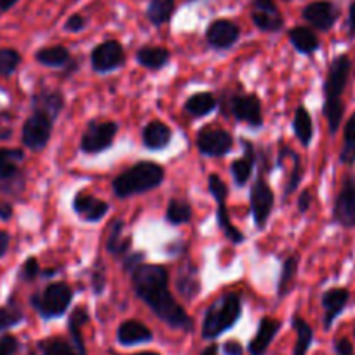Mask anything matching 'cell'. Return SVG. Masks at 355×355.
Here are the masks:
<instances>
[{
  "mask_svg": "<svg viewBox=\"0 0 355 355\" xmlns=\"http://www.w3.org/2000/svg\"><path fill=\"white\" fill-rule=\"evenodd\" d=\"M23 320V312L18 305L9 303L8 306H0V331L16 326Z\"/></svg>",
  "mask_w": 355,
  "mask_h": 355,
  "instance_id": "f35d334b",
  "label": "cell"
},
{
  "mask_svg": "<svg viewBox=\"0 0 355 355\" xmlns=\"http://www.w3.org/2000/svg\"><path fill=\"white\" fill-rule=\"evenodd\" d=\"M37 61L46 67H61V64H67L70 61V53H68L67 47L63 46H53V47H44L37 53Z\"/></svg>",
  "mask_w": 355,
  "mask_h": 355,
  "instance_id": "4dcf8cb0",
  "label": "cell"
},
{
  "mask_svg": "<svg viewBox=\"0 0 355 355\" xmlns=\"http://www.w3.org/2000/svg\"><path fill=\"white\" fill-rule=\"evenodd\" d=\"M289 40L293 46L303 54H312L313 51L319 49V40H317L315 33L305 26H296L289 32Z\"/></svg>",
  "mask_w": 355,
  "mask_h": 355,
  "instance_id": "484cf974",
  "label": "cell"
},
{
  "mask_svg": "<svg viewBox=\"0 0 355 355\" xmlns=\"http://www.w3.org/2000/svg\"><path fill=\"white\" fill-rule=\"evenodd\" d=\"M252 21L263 32H277L282 28V18L274 0H254L252 2Z\"/></svg>",
  "mask_w": 355,
  "mask_h": 355,
  "instance_id": "4fadbf2b",
  "label": "cell"
},
{
  "mask_svg": "<svg viewBox=\"0 0 355 355\" xmlns=\"http://www.w3.org/2000/svg\"><path fill=\"white\" fill-rule=\"evenodd\" d=\"M164 182V169L155 162H143L135 164L119 174L114 180V190L117 197H131L136 193H145L148 190L157 189Z\"/></svg>",
  "mask_w": 355,
  "mask_h": 355,
  "instance_id": "7a4b0ae2",
  "label": "cell"
},
{
  "mask_svg": "<svg viewBox=\"0 0 355 355\" xmlns=\"http://www.w3.org/2000/svg\"><path fill=\"white\" fill-rule=\"evenodd\" d=\"M93 286H94V289H96V293L103 291V288H105V277H103V274H101V272H94V275H93Z\"/></svg>",
  "mask_w": 355,
  "mask_h": 355,
  "instance_id": "f907efd6",
  "label": "cell"
},
{
  "mask_svg": "<svg viewBox=\"0 0 355 355\" xmlns=\"http://www.w3.org/2000/svg\"><path fill=\"white\" fill-rule=\"evenodd\" d=\"M125 61L124 47L117 40H108V42L100 44L91 54V63L96 71H112L115 68L122 67Z\"/></svg>",
  "mask_w": 355,
  "mask_h": 355,
  "instance_id": "30bf717a",
  "label": "cell"
},
{
  "mask_svg": "<svg viewBox=\"0 0 355 355\" xmlns=\"http://www.w3.org/2000/svg\"><path fill=\"white\" fill-rule=\"evenodd\" d=\"M89 320L87 312L84 309H77L70 315V320H68V331L71 334V341H73V347L77 350V355H85V347L84 340H82V326Z\"/></svg>",
  "mask_w": 355,
  "mask_h": 355,
  "instance_id": "f1b7e54d",
  "label": "cell"
},
{
  "mask_svg": "<svg viewBox=\"0 0 355 355\" xmlns=\"http://www.w3.org/2000/svg\"><path fill=\"white\" fill-rule=\"evenodd\" d=\"M131 239H124V221L115 220L108 227V241H107V251L112 252L114 256H122L128 251Z\"/></svg>",
  "mask_w": 355,
  "mask_h": 355,
  "instance_id": "d4e9b609",
  "label": "cell"
},
{
  "mask_svg": "<svg viewBox=\"0 0 355 355\" xmlns=\"http://www.w3.org/2000/svg\"><path fill=\"white\" fill-rule=\"evenodd\" d=\"M171 141V129L164 122H150L143 131V143L150 150H160Z\"/></svg>",
  "mask_w": 355,
  "mask_h": 355,
  "instance_id": "603a6c76",
  "label": "cell"
},
{
  "mask_svg": "<svg viewBox=\"0 0 355 355\" xmlns=\"http://www.w3.org/2000/svg\"><path fill=\"white\" fill-rule=\"evenodd\" d=\"M324 115L329 124V131L336 132L343 119V101H326L324 103Z\"/></svg>",
  "mask_w": 355,
  "mask_h": 355,
  "instance_id": "ab89813d",
  "label": "cell"
},
{
  "mask_svg": "<svg viewBox=\"0 0 355 355\" xmlns=\"http://www.w3.org/2000/svg\"><path fill=\"white\" fill-rule=\"evenodd\" d=\"M242 146H244V155L232 164V176H234L235 183H237L239 187H244L245 183L249 182L252 167H254V148H252L251 143L245 141V139L242 141Z\"/></svg>",
  "mask_w": 355,
  "mask_h": 355,
  "instance_id": "7402d4cb",
  "label": "cell"
},
{
  "mask_svg": "<svg viewBox=\"0 0 355 355\" xmlns=\"http://www.w3.org/2000/svg\"><path fill=\"white\" fill-rule=\"evenodd\" d=\"M293 326H295L296 336H298L295 347V355H306V352H309L313 340L312 327H310L302 317H295V319H293Z\"/></svg>",
  "mask_w": 355,
  "mask_h": 355,
  "instance_id": "836d02e7",
  "label": "cell"
},
{
  "mask_svg": "<svg viewBox=\"0 0 355 355\" xmlns=\"http://www.w3.org/2000/svg\"><path fill=\"white\" fill-rule=\"evenodd\" d=\"M348 25H350V33L355 35V2L350 6V16H348Z\"/></svg>",
  "mask_w": 355,
  "mask_h": 355,
  "instance_id": "f5cc1de1",
  "label": "cell"
},
{
  "mask_svg": "<svg viewBox=\"0 0 355 355\" xmlns=\"http://www.w3.org/2000/svg\"><path fill=\"white\" fill-rule=\"evenodd\" d=\"M54 119L42 112H33L32 117L23 125V143L33 152H39L49 143L51 132H53Z\"/></svg>",
  "mask_w": 355,
  "mask_h": 355,
  "instance_id": "5b68a950",
  "label": "cell"
},
{
  "mask_svg": "<svg viewBox=\"0 0 355 355\" xmlns=\"http://www.w3.org/2000/svg\"><path fill=\"white\" fill-rule=\"evenodd\" d=\"M42 355H77L73 345L63 338H49L40 343Z\"/></svg>",
  "mask_w": 355,
  "mask_h": 355,
  "instance_id": "d590c367",
  "label": "cell"
},
{
  "mask_svg": "<svg viewBox=\"0 0 355 355\" xmlns=\"http://www.w3.org/2000/svg\"><path fill=\"white\" fill-rule=\"evenodd\" d=\"M40 268H39V261H37L35 258H30L28 261L25 263V266H23V270H21V275L25 281H33V279L39 275Z\"/></svg>",
  "mask_w": 355,
  "mask_h": 355,
  "instance_id": "ee69618b",
  "label": "cell"
},
{
  "mask_svg": "<svg viewBox=\"0 0 355 355\" xmlns=\"http://www.w3.org/2000/svg\"><path fill=\"white\" fill-rule=\"evenodd\" d=\"M8 248H9V235L6 234V232L0 230V258L6 254Z\"/></svg>",
  "mask_w": 355,
  "mask_h": 355,
  "instance_id": "816d5d0a",
  "label": "cell"
},
{
  "mask_svg": "<svg viewBox=\"0 0 355 355\" xmlns=\"http://www.w3.org/2000/svg\"><path fill=\"white\" fill-rule=\"evenodd\" d=\"M232 114L239 121L248 122L252 128H258L263 124L261 115V103L254 94H248V96H235L232 101Z\"/></svg>",
  "mask_w": 355,
  "mask_h": 355,
  "instance_id": "5bb4252c",
  "label": "cell"
},
{
  "mask_svg": "<svg viewBox=\"0 0 355 355\" xmlns=\"http://www.w3.org/2000/svg\"><path fill=\"white\" fill-rule=\"evenodd\" d=\"M166 218L169 223L173 225H183L187 221H190L192 218V207L185 202V200H171L169 206H167Z\"/></svg>",
  "mask_w": 355,
  "mask_h": 355,
  "instance_id": "e575fe53",
  "label": "cell"
},
{
  "mask_svg": "<svg viewBox=\"0 0 355 355\" xmlns=\"http://www.w3.org/2000/svg\"><path fill=\"white\" fill-rule=\"evenodd\" d=\"M85 26V19L82 18L80 15H73L70 19L67 21V25H64V28L68 30V32H80L82 28Z\"/></svg>",
  "mask_w": 355,
  "mask_h": 355,
  "instance_id": "bcb514c9",
  "label": "cell"
},
{
  "mask_svg": "<svg viewBox=\"0 0 355 355\" xmlns=\"http://www.w3.org/2000/svg\"><path fill=\"white\" fill-rule=\"evenodd\" d=\"M341 162L355 164V114L352 115L350 121L345 128V145L341 150Z\"/></svg>",
  "mask_w": 355,
  "mask_h": 355,
  "instance_id": "8d00e7d4",
  "label": "cell"
},
{
  "mask_svg": "<svg viewBox=\"0 0 355 355\" xmlns=\"http://www.w3.org/2000/svg\"><path fill=\"white\" fill-rule=\"evenodd\" d=\"M272 206H274V192H272L270 187L266 185L265 180L259 176L251 189V209L256 227H265L266 220L272 213Z\"/></svg>",
  "mask_w": 355,
  "mask_h": 355,
  "instance_id": "9c48e42d",
  "label": "cell"
},
{
  "mask_svg": "<svg viewBox=\"0 0 355 355\" xmlns=\"http://www.w3.org/2000/svg\"><path fill=\"white\" fill-rule=\"evenodd\" d=\"M336 16L338 12L334 6L331 2H324V0L312 2V4L303 9V18L319 30H329L336 21Z\"/></svg>",
  "mask_w": 355,
  "mask_h": 355,
  "instance_id": "2e32d148",
  "label": "cell"
},
{
  "mask_svg": "<svg viewBox=\"0 0 355 355\" xmlns=\"http://www.w3.org/2000/svg\"><path fill=\"white\" fill-rule=\"evenodd\" d=\"M25 159L21 150L2 148L0 150V185H9L19 180V164Z\"/></svg>",
  "mask_w": 355,
  "mask_h": 355,
  "instance_id": "e0dca14e",
  "label": "cell"
},
{
  "mask_svg": "<svg viewBox=\"0 0 355 355\" xmlns=\"http://www.w3.org/2000/svg\"><path fill=\"white\" fill-rule=\"evenodd\" d=\"M64 100L60 93H53V91H46L33 98V112H42V114L49 115L51 119L56 121L60 112L63 110Z\"/></svg>",
  "mask_w": 355,
  "mask_h": 355,
  "instance_id": "cb8c5ba5",
  "label": "cell"
},
{
  "mask_svg": "<svg viewBox=\"0 0 355 355\" xmlns=\"http://www.w3.org/2000/svg\"><path fill=\"white\" fill-rule=\"evenodd\" d=\"M293 171H291V176H289V183H288V189H286V196L288 193H293L296 190V187L300 185V180H302V162H300V157L296 153H293Z\"/></svg>",
  "mask_w": 355,
  "mask_h": 355,
  "instance_id": "b9f144b4",
  "label": "cell"
},
{
  "mask_svg": "<svg viewBox=\"0 0 355 355\" xmlns=\"http://www.w3.org/2000/svg\"><path fill=\"white\" fill-rule=\"evenodd\" d=\"M293 128H295V132L296 136H298L300 143H302L303 146H309L313 136V125H312V119H310V114L306 112L305 107H300L298 110H296Z\"/></svg>",
  "mask_w": 355,
  "mask_h": 355,
  "instance_id": "f546056e",
  "label": "cell"
},
{
  "mask_svg": "<svg viewBox=\"0 0 355 355\" xmlns=\"http://www.w3.org/2000/svg\"><path fill=\"white\" fill-rule=\"evenodd\" d=\"M216 108V100L211 93H197L196 96L189 98L185 103L187 114L192 117H204Z\"/></svg>",
  "mask_w": 355,
  "mask_h": 355,
  "instance_id": "83f0119b",
  "label": "cell"
},
{
  "mask_svg": "<svg viewBox=\"0 0 355 355\" xmlns=\"http://www.w3.org/2000/svg\"><path fill=\"white\" fill-rule=\"evenodd\" d=\"M223 352L225 355H242L244 354V348H242V345L239 341L230 340L223 345Z\"/></svg>",
  "mask_w": 355,
  "mask_h": 355,
  "instance_id": "c3c4849f",
  "label": "cell"
},
{
  "mask_svg": "<svg viewBox=\"0 0 355 355\" xmlns=\"http://www.w3.org/2000/svg\"><path fill=\"white\" fill-rule=\"evenodd\" d=\"M167 281H169L167 268L160 265H139L132 272L135 293L153 310V313L160 320L174 329L192 331V319L171 295L167 289Z\"/></svg>",
  "mask_w": 355,
  "mask_h": 355,
  "instance_id": "6da1fadb",
  "label": "cell"
},
{
  "mask_svg": "<svg viewBox=\"0 0 355 355\" xmlns=\"http://www.w3.org/2000/svg\"><path fill=\"white\" fill-rule=\"evenodd\" d=\"M16 2H18V0H0V11H8V9H11Z\"/></svg>",
  "mask_w": 355,
  "mask_h": 355,
  "instance_id": "db71d44e",
  "label": "cell"
},
{
  "mask_svg": "<svg viewBox=\"0 0 355 355\" xmlns=\"http://www.w3.org/2000/svg\"><path fill=\"white\" fill-rule=\"evenodd\" d=\"M348 298H350V295H348L347 289L343 288L329 289V291L322 296V305L324 310H326V315H324V326H326V329H329V327L333 326L334 319L343 312V309L348 303Z\"/></svg>",
  "mask_w": 355,
  "mask_h": 355,
  "instance_id": "44dd1931",
  "label": "cell"
},
{
  "mask_svg": "<svg viewBox=\"0 0 355 355\" xmlns=\"http://www.w3.org/2000/svg\"><path fill=\"white\" fill-rule=\"evenodd\" d=\"M135 355H159L155 352H141V354H135Z\"/></svg>",
  "mask_w": 355,
  "mask_h": 355,
  "instance_id": "6f0895ef",
  "label": "cell"
},
{
  "mask_svg": "<svg viewBox=\"0 0 355 355\" xmlns=\"http://www.w3.org/2000/svg\"><path fill=\"white\" fill-rule=\"evenodd\" d=\"M334 220L343 227L355 225V176H347L334 204Z\"/></svg>",
  "mask_w": 355,
  "mask_h": 355,
  "instance_id": "7c38bea8",
  "label": "cell"
},
{
  "mask_svg": "<svg viewBox=\"0 0 355 355\" xmlns=\"http://www.w3.org/2000/svg\"><path fill=\"white\" fill-rule=\"evenodd\" d=\"M173 11L174 0H152L148 6V11H146V16H148V19L153 25H164V23L169 21Z\"/></svg>",
  "mask_w": 355,
  "mask_h": 355,
  "instance_id": "1f68e13d",
  "label": "cell"
},
{
  "mask_svg": "<svg viewBox=\"0 0 355 355\" xmlns=\"http://www.w3.org/2000/svg\"><path fill=\"white\" fill-rule=\"evenodd\" d=\"M350 60L347 56H340L331 63L329 71H327L326 85H324V93H326V101H341L345 87H347L348 75H350Z\"/></svg>",
  "mask_w": 355,
  "mask_h": 355,
  "instance_id": "ba28073f",
  "label": "cell"
},
{
  "mask_svg": "<svg viewBox=\"0 0 355 355\" xmlns=\"http://www.w3.org/2000/svg\"><path fill=\"white\" fill-rule=\"evenodd\" d=\"M209 192L213 193L214 200L218 204V225H220L221 230L225 232L228 239H230L234 244H239V242L244 241V234H242L239 228H235L232 225L230 218H228L227 211V185L223 183L218 174H211L209 176Z\"/></svg>",
  "mask_w": 355,
  "mask_h": 355,
  "instance_id": "8992f818",
  "label": "cell"
},
{
  "mask_svg": "<svg viewBox=\"0 0 355 355\" xmlns=\"http://www.w3.org/2000/svg\"><path fill=\"white\" fill-rule=\"evenodd\" d=\"M200 355H218V347L216 345H211V347H207L206 350L200 352Z\"/></svg>",
  "mask_w": 355,
  "mask_h": 355,
  "instance_id": "9f6ffc18",
  "label": "cell"
},
{
  "mask_svg": "<svg viewBox=\"0 0 355 355\" xmlns=\"http://www.w3.org/2000/svg\"><path fill=\"white\" fill-rule=\"evenodd\" d=\"M73 209L85 221H98L108 213V204L87 193H78L73 200Z\"/></svg>",
  "mask_w": 355,
  "mask_h": 355,
  "instance_id": "ac0fdd59",
  "label": "cell"
},
{
  "mask_svg": "<svg viewBox=\"0 0 355 355\" xmlns=\"http://www.w3.org/2000/svg\"><path fill=\"white\" fill-rule=\"evenodd\" d=\"M18 350V340L11 334L0 338V355H15Z\"/></svg>",
  "mask_w": 355,
  "mask_h": 355,
  "instance_id": "7bdbcfd3",
  "label": "cell"
},
{
  "mask_svg": "<svg viewBox=\"0 0 355 355\" xmlns=\"http://www.w3.org/2000/svg\"><path fill=\"white\" fill-rule=\"evenodd\" d=\"M71 298H73V293H71L70 286H67L64 282H54V284L47 286L40 295L32 296V305L44 319H53V317H60L67 312Z\"/></svg>",
  "mask_w": 355,
  "mask_h": 355,
  "instance_id": "277c9868",
  "label": "cell"
},
{
  "mask_svg": "<svg viewBox=\"0 0 355 355\" xmlns=\"http://www.w3.org/2000/svg\"><path fill=\"white\" fill-rule=\"evenodd\" d=\"M241 296L235 295V293H228V295L221 296L204 313L202 336L206 340H213V338L223 334L225 331L234 327V324L241 317Z\"/></svg>",
  "mask_w": 355,
  "mask_h": 355,
  "instance_id": "3957f363",
  "label": "cell"
},
{
  "mask_svg": "<svg viewBox=\"0 0 355 355\" xmlns=\"http://www.w3.org/2000/svg\"><path fill=\"white\" fill-rule=\"evenodd\" d=\"M143 258H145V254H143V252H136V254H131L129 258H125L124 268L132 274V272H135L139 265H143V263H141Z\"/></svg>",
  "mask_w": 355,
  "mask_h": 355,
  "instance_id": "f6af8a7d",
  "label": "cell"
},
{
  "mask_svg": "<svg viewBox=\"0 0 355 355\" xmlns=\"http://www.w3.org/2000/svg\"><path fill=\"white\" fill-rule=\"evenodd\" d=\"M296 268H298V258H296V256H289V258L284 261L281 279H279V286H277L279 296H286L289 293V288H291L293 284V279H295L296 275Z\"/></svg>",
  "mask_w": 355,
  "mask_h": 355,
  "instance_id": "74e56055",
  "label": "cell"
},
{
  "mask_svg": "<svg viewBox=\"0 0 355 355\" xmlns=\"http://www.w3.org/2000/svg\"><path fill=\"white\" fill-rule=\"evenodd\" d=\"M310 204H312V193H310V190H303L302 196H300V200H298L300 213H306L310 207Z\"/></svg>",
  "mask_w": 355,
  "mask_h": 355,
  "instance_id": "681fc988",
  "label": "cell"
},
{
  "mask_svg": "<svg viewBox=\"0 0 355 355\" xmlns=\"http://www.w3.org/2000/svg\"><path fill=\"white\" fill-rule=\"evenodd\" d=\"M21 56L15 49H0V75H11L18 68Z\"/></svg>",
  "mask_w": 355,
  "mask_h": 355,
  "instance_id": "60d3db41",
  "label": "cell"
},
{
  "mask_svg": "<svg viewBox=\"0 0 355 355\" xmlns=\"http://www.w3.org/2000/svg\"><path fill=\"white\" fill-rule=\"evenodd\" d=\"M234 139L223 129H202L197 136V146L204 155L209 157H221L227 155L232 150Z\"/></svg>",
  "mask_w": 355,
  "mask_h": 355,
  "instance_id": "8fae6325",
  "label": "cell"
},
{
  "mask_svg": "<svg viewBox=\"0 0 355 355\" xmlns=\"http://www.w3.org/2000/svg\"><path fill=\"white\" fill-rule=\"evenodd\" d=\"M239 33L241 30L235 23L228 21V19H218V21L211 23V26L207 28L206 39L216 49H228L237 42Z\"/></svg>",
  "mask_w": 355,
  "mask_h": 355,
  "instance_id": "9a60e30c",
  "label": "cell"
},
{
  "mask_svg": "<svg viewBox=\"0 0 355 355\" xmlns=\"http://www.w3.org/2000/svg\"><path fill=\"white\" fill-rule=\"evenodd\" d=\"M281 322L279 320L270 319V317H265V319L259 322L258 333L252 338V341L249 343V354L251 355H265L266 348L270 347L272 340L277 334Z\"/></svg>",
  "mask_w": 355,
  "mask_h": 355,
  "instance_id": "d6986e66",
  "label": "cell"
},
{
  "mask_svg": "<svg viewBox=\"0 0 355 355\" xmlns=\"http://www.w3.org/2000/svg\"><path fill=\"white\" fill-rule=\"evenodd\" d=\"M178 289L185 296L187 300H192L199 295V277H197L196 266H189L187 270L182 272V275L178 277Z\"/></svg>",
  "mask_w": 355,
  "mask_h": 355,
  "instance_id": "d6a6232c",
  "label": "cell"
},
{
  "mask_svg": "<svg viewBox=\"0 0 355 355\" xmlns=\"http://www.w3.org/2000/svg\"><path fill=\"white\" fill-rule=\"evenodd\" d=\"M139 63L150 70H160L169 61V51L164 47H141L136 54Z\"/></svg>",
  "mask_w": 355,
  "mask_h": 355,
  "instance_id": "4316f807",
  "label": "cell"
},
{
  "mask_svg": "<svg viewBox=\"0 0 355 355\" xmlns=\"http://www.w3.org/2000/svg\"><path fill=\"white\" fill-rule=\"evenodd\" d=\"M152 331L145 324L139 322V320H125V322L121 324V327L117 331L119 343L124 345V347L146 343V341H152Z\"/></svg>",
  "mask_w": 355,
  "mask_h": 355,
  "instance_id": "ffe728a7",
  "label": "cell"
},
{
  "mask_svg": "<svg viewBox=\"0 0 355 355\" xmlns=\"http://www.w3.org/2000/svg\"><path fill=\"white\" fill-rule=\"evenodd\" d=\"M117 129L119 128L115 122H91L87 131L82 136V152L100 153L103 150H107L114 143Z\"/></svg>",
  "mask_w": 355,
  "mask_h": 355,
  "instance_id": "52a82bcc",
  "label": "cell"
},
{
  "mask_svg": "<svg viewBox=\"0 0 355 355\" xmlns=\"http://www.w3.org/2000/svg\"><path fill=\"white\" fill-rule=\"evenodd\" d=\"M12 214V209L11 206H0V218H4V220H8L9 216Z\"/></svg>",
  "mask_w": 355,
  "mask_h": 355,
  "instance_id": "11a10c76",
  "label": "cell"
},
{
  "mask_svg": "<svg viewBox=\"0 0 355 355\" xmlns=\"http://www.w3.org/2000/svg\"><path fill=\"white\" fill-rule=\"evenodd\" d=\"M334 348H336L338 355H355L354 347H352V343L347 340V338H340V340L334 343Z\"/></svg>",
  "mask_w": 355,
  "mask_h": 355,
  "instance_id": "7dc6e473",
  "label": "cell"
}]
</instances>
